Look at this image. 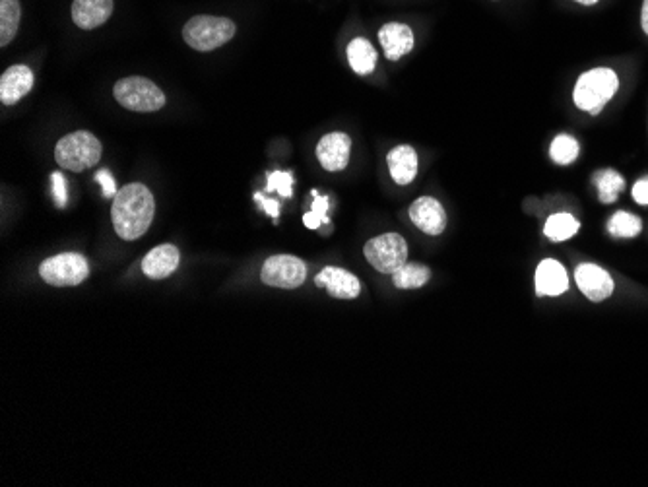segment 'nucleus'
<instances>
[{
    "label": "nucleus",
    "mask_w": 648,
    "mask_h": 487,
    "mask_svg": "<svg viewBox=\"0 0 648 487\" xmlns=\"http://www.w3.org/2000/svg\"><path fill=\"white\" fill-rule=\"evenodd\" d=\"M156 202L152 191L142 183H130L113 198L111 220L117 235L125 241L142 237L154 220Z\"/></svg>",
    "instance_id": "nucleus-1"
},
{
    "label": "nucleus",
    "mask_w": 648,
    "mask_h": 487,
    "mask_svg": "<svg viewBox=\"0 0 648 487\" xmlns=\"http://www.w3.org/2000/svg\"><path fill=\"white\" fill-rule=\"evenodd\" d=\"M619 90V78L612 68L600 66L581 74L575 84L573 101L575 105L590 115H598Z\"/></svg>",
    "instance_id": "nucleus-2"
},
{
    "label": "nucleus",
    "mask_w": 648,
    "mask_h": 487,
    "mask_svg": "<svg viewBox=\"0 0 648 487\" xmlns=\"http://www.w3.org/2000/svg\"><path fill=\"white\" fill-rule=\"evenodd\" d=\"M103 148L98 138L88 130H76L72 134H66L57 142L55 148V160L66 169V171H86L90 167H96L101 160Z\"/></svg>",
    "instance_id": "nucleus-3"
},
{
    "label": "nucleus",
    "mask_w": 648,
    "mask_h": 487,
    "mask_svg": "<svg viewBox=\"0 0 648 487\" xmlns=\"http://www.w3.org/2000/svg\"><path fill=\"white\" fill-rule=\"evenodd\" d=\"M233 35L235 24L222 16H193L183 28V39L187 45L202 53L220 49L233 39Z\"/></svg>",
    "instance_id": "nucleus-4"
},
{
    "label": "nucleus",
    "mask_w": 648,
    "mask_h": 487,
    "mask_svg": "<svg viewBox=\"0 0 648 487\" xmlns=\"http://www.w3.org/2000/svg\"><path fill=\"white\" fill-rule=\"evenodd\" d=\"M113 96L121 107L136 113H154L165 105V94L148 78L129 76L115 84Z\"/></svg>",
    "instance_id": "nucleus-5"
},
{
    "label": "nucleus",
    "mask_w": 648,
    "mask_h": 487,
    "mask_svg": "<svg viewBox=\"0 0 648 487\" xmlns=\"http://www.w3.org/2000/svg\"><path fill=\"white\" fill-rule=\"evenodd\" d=\"M365 259L381 274H394L408 262L406 239L398 233H385L365 243Z\"/></svg>",
    "instance_id": "nucleus-6"
},
{
    "label": "nucleus",
    "mask_w": 648,
    "mask_h": 487,
    "mask_svg": "<svg viewBox=\"0 0 648 487\" xmlns=\"http://www.w3.org/2000/svg\"><path fill=\"white\" fill-rule=\"evenodd\" d=\"M39 274L49 286L70 288L82 284L90 276V262L80 253H63L43 260Z\"/></svg>",
    "instance_id": "nucleus-7"
},
{
    "label": "nucleus",
    "mask_w": 648,
    "mask_h": 487,
    "mask_svg": "<svg viewBox=\"0 0 648 487\" xmlns=\"http://www.w3.org/2000/svg\"><path fill=\"white\" fill-rule=\"evenodd\" d=\"M260 278L270 288L295 290L307 280V264L292 255H274L264 262Z\"/></svg>",
    "instance_id": "nucleus-8"
},
{
    "label": "nucleus",
    "mask_w": 648,
    "mask_h": 487,
    "mask_svg": "<svg viewBox=\"0 0 648 487\" xmlns=\"http://www.w3.org/2000/svg\"><path fill=\"white\" fill-rule=\"evenodd\" d=\"M352 138L344 132H330L317 144V160L326 171H344L350 163Z\"/></svg>",
    "instance_id": "nucleus-9"
},
{
    "label": "nucleus",
    "mask_w": 648,
    "mask_h": 487,
    "mask_svg": "<svg viewBox=\"0 0 648 487\" xmlns=\"http://www.w3.org/2000/svg\"><path fill=\"white\" fill-rule=\"evenodd\" d=\"M410 220L425 235H441L447 229V212L437 198L422 196L410 206Z\"/></svg>",
    "instance_id": "nucleus-10"
},
{
    "label": "nucleus",
    "mask_w": 648,
    "mask_h": 487,
    "mask_svg": "<svg viewBox=\"0 0 648 487\" xmlns=\"http://www.w3.org/2000/svg\"><path fill=\"white\" fill-rule=\"evenodd\" d=\"M575 282L579 290L594 303L606 301L614 293V280L612 276L596 264H581L575 270Z\"/></svg>",
    "instance_id": "nucleus-11"
},
{
    "label": "nucleus",
    "mask_w": 648,
    "mask_h": 487,
    "mask_svg": "<svg viewBox=\"0 0 648 487\" xmlns=\"http://www.w3.org/2000/svg\"><path fill=\"white\" fill-rule=\"evenodd\" d=\"M33 88V72L30 66H10L0 78V101L2 105H14L26 98Z\"/></svg>",
    "instance_id": "nucleus-12"
},
{
    "label": "nucleus",
    "mask_w": 648,
    "mask_h": 487,
    "mask_svg": "<svg viewBox=\"0 0 648 487\" xmlns=\"http://www.w3.org/2000/svg\"><path fill=\"white\" fill-rule=\"evenodd\" d=\"M379 41L383 45L385 57L389 61H400L404 55H408L414 49V32L410 26L402 22H389L379 30Z\"/></svg>",
    "instance_id": "nucleus-13"
},
{
    "label": "nucleus",
    "mask_w": 648,
    "mask_h": 487,
    "mask_svg": "<svg viewBox=\"0 0 648 487\" xmlns=\"http://www.w3.org/2000/svg\"><path fill=\"white\" fill-rule=\"evenodd\" d=\"M315 284L319 288H326L336 299H356L361 292V284L356 276L338 266H326L321 274H317Z\"/></svg>",
    "instance_id": "nucleus-14"
},
{
    "label": "nucleus",
    "mask_w": 648,
    "mask_h": 487,
    "mask_svg": "<svg viewBox=\"0 0 648 487\" xmlns=\"http://www.w3.org/2000/svg\"><path fill=\"white\" fill-rule=\"evenodd\" d=\"M113 14V0H74L72 20L80 30H96Z\"/></svg>",
    "instance_id": "nucleus-15"
},
{
    "label": "nucleus",
    "mask_w": 648,
    "mask_h": 487,
    "mask_svg": "<svg viewBox=\"0 0 648 487\" xmlns=\"http://www.w3.org/2000/svg\"><path fill=\"white\" fill-rule=\"evenodd\" d=\"M387 165H389L390 177L394 179V183L400 187H406L418 175V154L412 146L400 144L390 150L389 156H387Z\"/></svg>",
    "instance_id": "nucleus-16"
},
{
    "label": "nucleus",
    "mask_w": 648,
    "mask_h": 487,
    "mask_svg": "<svg viewBox=\"0 0 648 487\" xmlns=\"http://www.w3.org/2000/svg\"><path fill=\"white\" fill-rule=\"evenodd\" d=\"M181 262V255L173 245H160L152 249L142 260V272L152 280L169 278Z\"/></svg>",
    "instance_id": "nucleus-17"
},
{
    "label": "nucleus",
    "mask_w": 648,
    "mask_h": 487,
    "mask_svg": "<svg viewBox=\"0 0 648 487\" xmlns=\"http://www.w3.org/2000/svg\"><path fill=\"white\" fill-rule=\"evenodd\" d=\"M569 290V276L557 260L546 259L536 268V292L557 297Z\"/></svg>",
    "instance_id": "nucleus-18"
},
{
    "label": "nucleus",
    "mask_w": 648,
    "mask_h": 487,
    "mask_svg": "<svg viewBox=\"0 0 648 487\" xmlns=\"http://www.w3.org/2000/svg\"><path fill=\"white\" fill-rule=\"evenodd\" d=\"M348 63L359 76H369L377 68V49L369 39L356 37L348 45Z\"/></svg>",
    "instance_id": "nucleus-19"
},
{
    "label": "nucleus",
    "mask_w": 648,
    "mask_h": 487,
    "mask_svg": "<svg viewBox=\"0 0 648 487\" xmlns=\"http://www.w3.org/2000/svg\"><path fill=\"white\" fill-rule=\"evenodd\" d=\"M431 280V270L420 262H406L392 274V282L398 290H418Z\"/></svg>",
    "instance_id": "nucleus-20"
},
{
    "label": "nucleus",
    "mask_w": 648,
    "mask_h": 487,
    "mask_svg": "<svg viewBox=\"0 0 648 487\" xmlns=\"http://www.w3.org/2000/svg\"><path fill=\"white\" fill-rule=\"evenodd\" d=\"M22 8L18 0H0V47H6L18 33Z\"/></svg>",
    "instance_id": "nucleus-21"
},
{
    "label": "nucleus",
    "mask_w": 648,
    "mask_h": 487,
    "mask_svg": "<svg viewBox=\"0 0 648 487\" xmlns=\"http://www.w3.org/2000/svg\"><path fill=\"white\" fill-rule=\"evenodd\" d=\"M579 229H581V222L575 216L561 212V214H553L548 218L544 233L553 243H561V241L575 237Z\"/></svg>",
    "instance_id": "nucleus-22"
},
{
    "label": "nucleus",
    "mask_w": 648,
    "mask_h": 487,
    "mask_svg": "<svg viewBox=\"0 0 648 487\" xmlns=\"http://www.w3.org/2000/svg\"><path fill=\"white\" fill-rule=\"evenodd\" d=\"M596 189H598V198L602 204H614L617 198L623 193L625 189V179L614 171V169H606L600 171L596 177Z\"/></svg>",
    "instance_id": "nucleus-23"
},
{
    "label": "nucleus",
    "mask_w": 648,
    "mask_h": 487,
    "mask_svg": "<svg viewBox=\"0 0 648 487\" xmlns=\"http://www.w3.org/2000/svg\"><path fill=\"white\" fill-rule=\"evenodd\" d=\"M581 152L579 142L569 134H559L553 138L550 146V158L557 165H571L577 162Z\"/></svg>",
    "instance_id": "nucleus-24"
},
{
    "label": "nucleus",
    "mask_w": 648,
    "mask_h": 487,
    "mask_svg": "<svg viewBox=\"0 0 648 487\" xmlns=\"http://www.w3.org/2000/svg\"><path fill=\"white\" fill-rule=\"evenodd\" d=\"M608 231L614 237H625V239H633L643 231V220L635 214L629 212H616L612 216V220L608 222Z\"/></svg>",
    "instance_id": "nucleus-25"
},
{
    "label": "nucleus",
    "mask_w": 648,
    "mask_h": 487,
    "mask_svg": "<svg viewBox=\"0 0 648 487\" xmlns=\"http://www.w3.org/2000/svg\"><path fill=\"white\" fill-rule=\"evenodd\" d=\"M313 195V198H315V202H313V208H311V212H307L305 214V218H303V224H305V228L309 229H319L323 224H328V216H326V210H328V202H330V198L328 196H321L317 191H313L311 193Z\"/></svg>",
    "instance_id": "nucleus-26"
},
{
    "label": "nucleus",
    "mask_w": 648,
    "mask_h": 487,
    "mask_svg": "<svg viewBox=\"0 0 648 487\" xmlns=\"http://www.w3.org/2000/svg\"><path fill=\"white\" fill-rule=\"evenodd\" d=\"M266 191L268 193L278 191L284 198H290L293 195L292 171H272V173H268Z\"/></svg>",
    "instance_id": "nucleus-27"
},
{
    "label": "nucleus",
    "mask_w": 648,
    "mask_h": 487,
    "mask_svg": "<svg viewBox=\"0 0 648 487\" xmlns=\"http://www.w3.org/2000/svg\"><path fill=\"white\" fill-rule=\"evenodd\" d=\"M51 183H53V195L57 200V206H66L68 202V191H66V181L63 173H53L51 175Z\"/></svg>",
    "instance_id": "nucleus-28"
},
{
    "label": "nucleus",
    "mask_w": 648,
    "mask_h": 487,
    "mask_svg": "<svg viewBox=\"0 0 648 487\" xmlns=\"http://www.w3.org/2000/svg\"><path fill=\"white\" fill-rule=\"evenodd\" d=\"M96 181L101 185L105 198H115L119 193V189L115 185V179H113V175L109 171H105V169L99 171L98 175H96Z\"/></svg>",
    "instance_id": "nucleus-29"
},
{
    "label": "nucleus",
    "mask_w": 648,
    "mask_h": 487,
    "mask_svg": "<svg viewBox=\"0 0 648 487\" xmlns=\"http://www.w3.org/2000/svg\"><path fill=\"white\" fill-rule=\"evenodd\" d=\"M255 200L257 202H260V206L264 208V212L270 216V218H274V220H278L280 218V204L276 202V200H270V198H266L264 195H255Z\"/></svg>",
    "instance_id": "nucleus-30"
},
{
    "label": "nucleus",
    "mask_w": 648,
    "mask_h": 487,
    "mask_svg": "<svg viewBox=\"0 0 648 487\" xmlns=\"http://www.w3.org/2000/svg\"><path fill=\"white\" fill-rule=\"evenodd\" d=\"M633 198L637 200V204L648 206V177L633 185Z\"/></svg>",
    "instance_id": "nucleus-31"
},
{
    "label": "nucleus",
    "mask_w": 648,
    "mask_h": 487,
    "mask_svg": "<svg viewBox=\"0 0 648 487\" xmlns=\"http://www.w3.org/2000/svg\"><path fill=\"white\" fill-rule=\"evenodd\" d=\"M641 26H643V32L648 35V0L643 2V8H641Z\"/></svg>",
    "instance_id": "nucleus-32"
},
{
    "label": "nucleus",
    "mask_w": 648,
    "mask_h": 487,
    "mask_svg": "<svg viewBox=\"0 0 648 487\" xmlns=\"http://www.w3.org/2000/svg\"><path fill=\"white\" fill-rule=\"evenodd\" d=\"M575 2H579V4H583V6H594V4H598L600 0H575Z\"/></svg>",
    "instance_id": "nucleus-33"
}]
</instances>
